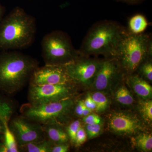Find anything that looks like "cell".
<instances>
[{
    "instance_id": "6da1fadb",
    "label": "cell",
    "mask_w": 152,
    "mask_h": 152,
    "mask_svg": "<svg viewBox=\"0 0 152 152\" xmlns=\"http://www.w3.org/2000/svg\"><path fill=\"white\" fill-rule=\"evenodd\" d=\"M39 66L37 60L20 52L0 53V92L10 97L18 93Z\"/></svg>"
},
{
    "instance_id": "7a4b0ae2",
    "label": "cell",
    "mask_w": 152,
    "mask_h": 152,
    "mask_svg": "<svg viewBox=\"0 0 152 152\" xmlns=\"http://www.w3.org/2000/svg\"><path fill=\"white\" fill-rule=\"evenodd\" d=\"M37 33L35 18L17 7L0 23V50H23L31 46Z\"/></svg>"
},
{
    "instance_id": "3957f363",
    "label": "cell",
    "mask_w": 152,
    "mask_h": 152,
    "mask_svg": "<svg viewBox=\"0 0 152 152\" xmlns=\"http://www.w3.org/2000/svg\"><path fill=\"white\" fill-rule=\"evenodd\" d=\"M126 28L113 21H102L93 25L88 31L78 50L82 56L102 55L115 58L121 39Z\"/></svg>"
},
{
    "instance_id": "277c9868",
    "label": "cell",
    "mask_w": 152,
    "mask_h": 152,
    "mask_svg": "<svg viewBox=\"0 0 152 152\" xmlns=\"http://www.w3.org/2000/svg\"><path fill=\"white\" fill-rule=\"evenodd\" d=\"M152 55L151 35L134 34L128 31L120 41L115 58L126 75L135 73L144 60Z\"/></svg>"
},
{
    "instance_id": "5b68a950",
    "label": "cell",
    "mask_w": 152,
    "mask_h": 152,
    "mask_svg": "<svg viewBox=\"0 0 152 152\" xmlns=\"http://www.w3.org/2000/svg\"><path fill=\"white\" fill-rule=\"evenodd\" d=\"M41 46L42 57L47 65L65 66L82 56L74 48L69 36L59 30L44 36Z\"/></svg>"
},
{
    "instance_id": "8992f818",
    "label": "cell",
    "mask_w": 152,
    "mask_h": 152,
    "mask_svg": "<svg viewBox=\"0 0 152 152\" xmlns=\"http://www.w3.org/2000/svg\"><path fill=\"white\" fill-rule=\"evenodd\" d=\"M75 99V97L37 105L25 104L20 110V115L42 125L54 124L64 125L72 119Z\"/></svg>"
},
{
    "instance_id": "52a82bcc",
    "label": "cell",
    "mask_w": 152,
    "mask_h": 152,
    "mask_svg": "<svg viewBox=\"0 0 152 152\" xmlns=\"http://www.w3.org/2000/svg\"><path fill=\"white\" fill-rule=\"evenodd\" d=\"M77 85L75 83L42 86H29L28 104L37 105L58 102L76 96Z\"/></svg>"
},
{
    "instance_id": "ba28073f",
    "label": "cell",
    "mask_w": 152,
    "mask_h": 152,
    "mask_svg": "<svg viewBox=\"0 0 152 152\" xmlns=\"http://www.w3.org/2000/svg\"><path fill=\"white\" fill-rule=\"evenodd\" d=\"M103 61L81 56L77 59L65 65L66 72L76 85H91Z\"/></svg>"
},
{
    "instance_id": "9c48e42d",
    "label": "cell",
    "mask_w": 152,
    "mask_h": 152,
    "mask_svg": "<svg viewBox=\"0 0 152 152\" xmlns=\"http://www.w3.org/2000/svg\"><path fill=\"white\" fill-rule=\"evenodd\" d=\"M9 126L18 147L46 139L42 125L21 115L12 117Z\"/></svg>"
},
{
    "instance_id": "30bf717a",
    "label": "cell",
    "mask_w": 152,
    "mask_h": 152,
    "mask_svg": "<svg viewBox=\"0 0 152 152\" xmlns=\"http://www.w3.org/2000/svg\"><path fill=\"white\" fill-rule=\"evenodd\" d=\"M69 83L73 82L67 74L64 66L45 65L34 71L28 83L31 86H42Z\"/></svg>"
},
{
    "instance_id": "8fae6325",
    "label": "cell",
    "mask_w": 152,
    "mask_h": 152,
    "mask_svg": "<svg viewBox=\"0 0 152 152\" xmlns=\"http://www.w3.org/2000/svg\"><path fill=\"white\" fill-rule=\"evenodd\" d=\"M124 74L115 58L102 61L94 80L91 86L99 91H108Z\"/></svg>"
},
{
    "instance_id": "7c38bea8",
    "label": "cell",
    "mask_w": 152,
    "mask_h": 152,
    "mask_svg": "<svg viewBox=\"0 0 152 152\" xmlns=\"http://www.w3.org/2000/svg\"><path fill=\"white\" fill-rule=\"evenodd\" d=\"M108 124L111 130L120 134L130 135L143 130V125L139 118L125 112L111 114L109 117Z\"/></svg>"
},
{
    "instance_id": "4fadbf2b",
    "label": "cell",
    "mask_w": 152,
    "mask_h": 152,
    "mask_svg": "<svg viewBox=\"0 0 152 152\" xmlns=\"http://www.w3.org/2000/svg\"><path fill=\"white\" fill-rule=\"evenodd\" d=\"M126 79L133 91L142 99H150L152 98L151 86L143 78L134 73L126 75Z\"/></svg>"
},
{
    "instance_id": "5bb4252c",
    "label": "cell",
    "mask_w": 152,
    "mask_h": 152,
    "mask_svg": "<svg viewBox=\"0 0 152 152\" xmlns=\"http://www.w3.org/2000/svg\"><path fill=\"white\" fill-rule=\"evenodd\" d=\"M42 126L46 138L54 144L69 142L64 125L54 124Z\"/></svg>"
},
{
    "instance_id": "9a60e30c",
    "label": "cell",
    "mask_w": 152,
    "mask_h": 152,
    "mask_svg": "<svg viewBox=\"0 0 152 152\" xmlns=\"http://www.w3.org/2000/svg\"><path fill=\"white\" fill-rule=\"evenodd\" d=\"M16 110V105L10 96L0 92V119L9 123Z\"/></svg>"
},
{
    "instance_id": "2e32d148",
    "label": "cell",
    "mask_w": 152,
    "mask_h": 152,
    "mask_svg": "<svg viewBox=\"0 0 152 152\" xmlns=\"http://www.w3.org/2000/svg\"><path fill=\"white\" fill-rule=\"evenodd\" d=\"M148 26V23L145 17L142 14H137L129 19L127 29L131 34H139L144 33Z\"/></svg>"
},
{
    "instance_id": "e0dca14e",
    "label": "cell",
    "mask_w": 152,
    "mask_h": 152,
    "mask_svg": "<svg viewBox=\"0 0 152 152\" xmlns=\"http://www.w3.org/2000/svg\"><path fill=\"white\" fill-rule=\"evenodd\" d=\"M53 143L46 138L18 147L19 152H51Z\"/></svg>"
},
{
    "instance_id": "ac0fdd59",
    "label": "cell",
    "mask_w": 152,
    "mask_h": 152,
    "mask_svg": "<svg viewBox=\"0 0 152 152\" xmlns=\"http://www.w3.org/2000/svg\"><path fill=\"white\" fill-rule=\"evenodd\" d=\"M4 131L3 142L7 152H19L18 146L17 144L15 138L13 134L10 129L8 123H4Z\"/></svg>"
},
{
    "instance_id": "d6986e66",
    "label": "cell",
    "mask_w": 152,
    "mask_h": 152,
    "mask_svg": "<svg viewBox=\"0 0 152 152\" xmlns=\"http://www.w3.org/2000/svg\"><path fill=\"white\" fill-rule=\"evenodd\" d=\"M115 98L118 102L124 105L130 106L134 102L132 95L124 85L118 88L115 94Z\"/></svg>"
},
{
    "instance_id": "ffe728a7",
    "label": "cell",
    "mask_w": 152,
    "mask_h": 152,
    "mask_svg": "<svg viewBox=\"0 0 152 152\" xmlns=\"http://www.w3.org/2000/svg\"><path fill=\"white\" fill-rule=\"evenodd\" d=\"M136 146L144 152H151L152 150V136L151 134L142 133L135 139Z\"/></svg>"
},
{
    "instance_id": "44dd1931",
    "label": "cell",
    "mask_w": 152,
    "mask_h": 152,
    "mask_svg": "<svg viewBox=\"0 0 152 152\" xmlns=\"http://www.w3.org/2000/svg\"><path fill=\"white\" fill-rule=\"evenodd\" d=\"M139 112L143 119L149 124L152 121V101L150 99L143 100L139 102Z\"/></svg>"
},
{
    "instance_id": "7402d4cb",
    "label": "cell",
    "mask_w": 152,
    "mask_h": 152,
    "mask_svg": "<svg viewBox=\"0 0 152 152\" xmlns=\"http://www.w3.org/2000/svg\"><path fill=\"white\" fill-rule=\"evenodd\" d=\"M152 56L146 58L140 64L136 72H138V75L142 78L152 81Z\"/></svg>"
},
{
    "instance_id": "603a6c76",
    "label": "cell",
    "mask_w": 152,
    "mask_h": 152,
    "mask_svg": "<svg viewBox=\"0 0 152 152\" xmlns=\"http://www.w3.org/2000/svg\"><path fill=\"white\" fill-rule=\"evenodd\" d=\"M81 126V124L79 120H75L71 121H69L65 125H64V127L69 137V142L72 145L75 146L76 135Z\"/></svg>"
},
{
    "instance_id": "cb8c5ba5",
    "label": "cell",
    "mask_w": 152,
    "mask_h": 152,
    "mask_svg": "<svg viewBox=\"0 0 152 152\" xmlns=\"http://www.w3.org/2000/svg\"><path fill=\"white\" fill-rule=\"evenodd\" d=\"M96 105V111L101 112L105 110L109 104V101L105 95L102 92L96 91L91 95Z\"/></svg>"
},
{
    "instance_id": "d4e9b609",
    "label": "cell",
    "mask_w": 152,
    "mask_h": 152,
    "mask_svg": "<svg viewBox=\"0 0 152 152\" xmlns=\"http://www.w3.org/2000/svg\"><path fill=\"white\" fill-rule=\"evenodd\" d=\"M85 127L87 137L88 138H92L99 134L102 131V126L101 124H86Z\"/></svg>"
},
{
    "instance_id": "484cf974",
    "label": "cell",
    "mask_w": 152,
    "mask_h": 152,
    "mask_svg": "<svg viewBox=\"0 0 152 152\" xmlns=\"http://www.w3.org/2000/svg\"><path fill=\"white\" fill-rule=\"evenodd\" d=\"M86 107L83 100H79L77 102L75 101L72 111V117L73 115L83 117L84 110Z\"/></svg>"
},
{
    "instance_id": "4316f807",
    "label": "cell",
    "mask_w": 152,
    "mask_h": 152,
    "mask_svg": "<svg viewBox=\"0 0 152 152\" xmlns=\"http://www.w3.org/2000/svg\"><path fill=\"white\" fill-rule=\"evenodd\" d=\"M87 137H88L86 130L81 126L76 135L75 146L79 147L84 143L86 141Z\"/></svg>"
},
{
    "instance_id": "83f0119b",
    "label": "cell",
    "mask_w": 152,
    "mask_h": 152,
    "mask_svg": "<svg viewBox=\"0 0 152 152\" xmlns=\"http://www.w3.org/2000/svg\"><path fill=\"white\" fill-rule=\"evenodd\" d=\"M83 121L86 124H100L102 122L100 117L96 114L90 113L83 117Z\"/></svg>"
},
{
    "instance_id": "f1b7e54d",
    "label": "cell",
    "mask_w": 152,
    "mask_h": 152,
    "mask_svg": "<svg viewBox=\"0 0 152 152\" xmlns=\"http://www.w3.org/2000/svg\"><path fill=\"white\" fill-rule=\"evenodd\" d=\"M69 142L53 144L51 149V152H67L69 150Z\"/></svg>"
},
{
    "instance_id": "f546056e",
    "label": "cell",
    "mask_w": 152,
    "mask_h": 152,
    "mask_svg": "<svg viewBox=\"0 0 152 152\" xmlns=\"http://www.w3.org/2000/svg\"><path fill=\"white\" fill-rule=\"evenodd\" d=\"M83 101L85 105L87 108L89 109L92 111L93 110H96V105L91 95H88L85 100Z\"/></svg>"
},
{
    "instance_id": "4dcf8cb0",
    "label": "cell",
    "mask_w": 152,
    "mask_h": 152,
    "mask_svg": "<svg viewBox=\"0 0 152 152\" xmlns=\"http://www.w3.org/2000/svg\"><path fill=\"white\" fill-rule=\"evenodd\" d=\"M117 1L121 2L129 5L138 4L143 2L145 0H115Z\"/></svg>"
},
{
    "instance_id": "1f68e13d",
    "label": "cell",
    "mask_w": 152,
    "mask_h": 152,
    "mask_svg": "<svg viewBox=\"0 0 152 152\" xmlns=\"http://www.w3.org/2000/svg\"><path fill=\"white\" fill-rule=\"evenodd\" d=\"M5 12V9L4 7V6L0 4V23L4 18Z\"/></svg>"
},
{
    "instance_id": "d6a6232c",
    "label": "cell",
    "mask_w": 152,
    "mask_h": 152,
    "mask_svg": "<svg viewBox=\"0 0 152 152\" xmlns=\"http://www.w3.org/2000/svg\"><path fill=\"white\" fill-rule=\"evenodd\" d=\"M4 131V126L2 121L0 119V135H3Z\"/></svg>"
}]
</instances>
